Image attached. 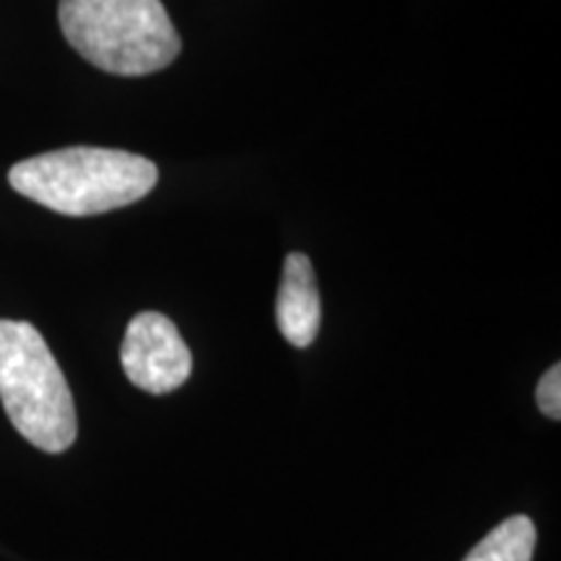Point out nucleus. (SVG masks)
Wrapping results in <instances>:
<instances>
[{
    "label": "nucleus",
    "mask_w": 561,
    "mask_h": 561,
    "mask_svg": "<svg viewBox=\"0 0 561 561\" xmlns=\"http://www.w3.org/2000/svg\"><path fill=\"white\" fill-rule=\"evenodd\" d=\"M159 170L151 159L121 149L70 146L11 167L16 193L66 216H96L138 203L153 191Z\"/></svg>",
    "instance_id": "obj_1"
},
{
    "label": "nucleus",
    "mask_w": 561,
    "mask_h": 561,
    "mask_svg": "<svg viewBox=\"0 0 561 561\" xmlns=\"http://www.w3.org/2000/svg\"><path fill=\"white\" fill-rule=\"evenodd\" d=\"M58 19L68 45L112 76L157 73L182 50L161 0H60Z\"/></svg>",
    "instance_id": "obj_2"
},
{
    "label": "nucleus",
    "mask_w": 561,
    "mask_h": 561,
    "mask_svg": "<svg viewBox=\"0 0 561 561\" xmlns=\"http://www.w3.org/2000/svg\"><path fill=\"white\" fill-rule=\"evenodd\" d=\"M0 401L11 424L45 453H66L79 434L60 364L32 322L0 320Z\"/></svg>",
    "instance_id": "obj_3"
},
{
    "label": "nucleus",
    "mask_w": 561,
    "mask_h": 561,
    "mask_svg": "<svg viewBox=\"0 0 561 561\" xmlns=\"http://www.w3.org/2000/svg\"><path fill=\"white\" fill-rule=\"evenodd\" d=\"M121 362L125 377L151 396L182 388L193 371V356L178 325L161 312H140L125 331Z\"/></svg>",
    "instance_id": "obj_4"
},
{
    "label": "nucleus",
    "mask_w": 561,
    "mask_h": 561,
    "mask_svg": "<svg viewBox=\"0 0 561 561\" xmlns=\"http://www.w3.org/2000/svg\"><path fill=\"white\" fill-rule=\"evenodd\" d=\"M278 331L291 346L307 348L320 333L322 305L312 263L305 252L286 255L276 301Z\"/></svg>",
    "instance_id": "obj_5"
},
{
    "label": "nucleus",
    "mask_w": 561,
    "mask_h": 561,
    "mask_svg": "<svg viewBox=\"0 0 561 561\" xmlns=\"http://www.w3.org/2000/svg\"><path fill=\"white\" fill-rule=\"evenodd\" d=\"M536 525L530 517L515 515L496 525L462 561H533Z\"/></svg>",
    "instance_id": "obj_6"
},
{
    "label": "nucleus",
    "mask_w": 561,
    "mask_h": 561,
    "mask_svg": "<svg viewBox=\"0 0 561 561\" xmlns=\"http://www.w3.org/2000/svg\"><path fill=\"white\" fill-rule=\"evenodd\" d=\"M536 403L543 416H549L553 421L561 419V367L559 364H553V367L541 377V382H538Z\"/></svg>",
    "instance_id": "obj_7"
}]
</instances>
